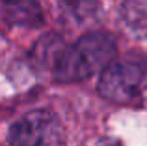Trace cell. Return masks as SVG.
<instances>
[{"label":"cell","mask_w":147,"mask_h":146,"mask_svg":"<svg viewBox=\"0 0 147 146\" xmlns=\"http://www.w3.org/2000/svg\"><path fill=\"white\" fill-rule=\"evenodd\" d=\"M7 146H63V135L52 113L32 111L9 128Z\"/></svg>","instance_id":"3"},{"label":"cell","mask_w":147,"mask_h":146,"mask_svg":"<svg viewBox=\"0 0 147 146\" xmlns=\"http://www.w3.org/2000/svg\"><path fill=\"white\" fill-rule=\"evenodd\" d=\"M121 17L136 38H147V0H123Z\"/></svg>","instance_id":"5"},{"label":"cell","mask_w":147,"mask_h":146,"mask_svg":"<svg viewBox=\"0 0 147 146\" xmlns=\"http://www.w3.org/2000/svg\"><path fill=\"white\" fill-rule=\"evenodd\" d=\"M147 84V64L142 58H125L114 60L100 73L99 94L112 103H132L142 96Z\"/></svg>","instance_id":"2"},{"label":"cell","mask_w":147,"mask_h":146,"mask_svg":"<svg viewBox=\"0 0 147 146\" xmlns=\"http://www.w3.org/2000/svg\"><path fill=\"white\" fill-rule=\"evenodd\" d=\"M2 13L9 25L37 28L43 25V10L39 0H4Z\"/></svg>","instance_id":"4"},{"label":"cell","mask_w":147,"mask_h":146,"mask_svg":"<svg viewBox=\"0 0 147 146\" xmlns=\"http://www.w3.org/2000/svg\"><path fill=\"white\" fill-rule=\"evenodd\" d=\"M115 38L106 32H90L63 49L54 60V81L80 83L102 73L115 60Z\"/></svg>","instance_id":"1"},{"label":"cell","mask_w":147,"mask_h":146,"mask_svg":"<svg viewBox=\"0 0 147 146\" xmlns=\"http://www.w3.org/2000/svg\"><path fill=\"white\" fill-rule=\"evenodd\" d=\"M0 2H4V0H0Z\"/></svg>","instance_id":"6"}]
</instances>
